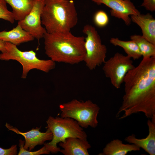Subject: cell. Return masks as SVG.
<instances>
[{
  "instance_id": "cell-13",
  "label": "cell",
  "mask_w": 155,
  "mask_h": 155,
  "mask_svg": "<svg viewBox=\"0 0 155 155\" xmlns=\"http://www.w3.org/2000/svg\"><path fill=\"white\" fill-rule=\"evenodd\" d=\"M59 145L63 148L59 152L64 155H89L88 150L91 148L87 140L75 137L67 138Z\"/></svg>"
},
{
  "instance_id": "cell-16",
  "label": "cell",
  "mask_w": 155,
  "mask_h": 155,
  "mask_svg": "<svg viewBox=\"0 0 155 155\" xmlns=\"http://www.w3.org/2000/svg\"><path fill=\"white\" fill-rule=\"evenodd\" d=\"M140 148L133 144H124L121 140H113L108 143L99 155H125L132 151L140 150Z\"/></svg>"
},
{
  "instance_id": "cell-7",
  "label": "cell",
  "mask_w": 155,
  "mask_h": 155,
  "mask_svg": "<svg viewBox=\"0 0 155 155\" xmlns=\"http://www.w3.org/2000/svg\"><path fill=\"white\" fill-rule=\"evenodd\" d=\"M82 32L86 35L84 45L86 53L83 61L89 69L93 70L105 61L107 48L102 44L97 30L93 26L86 25Z\"/></svg>"
},
{
  "instance_id": "cell-1",
  "label": "cell",
  "mask_w": 155,
  "mask_h": 155,
  "mask_svg": "<svg viewBox=\"0 0 155 155\" xmlns=\"http://www.w3.org/2000/svg\"><path fill=\"white\" fill-rule=\"evenodd\" d=\"M123 82L125 94L116 117L122 112L120 119L140 112L150 119L155 116V57L143 58L127 73Z\"/></svg>"
},
{
  "instance_id": "cell-21",
  "label": "cell",
  "mask_w": 155,
  "mask_h": 155,
  "mask_svg": "<svg viewBox=\"0 0 155 155\" xmlns=\"http://www.w3.org/2000/svg\"><path fill=\"white\" fill-rule=\"evenodd\" d=\"M0 19L12 24L15 21L13 13L8 9L7 3L4 0H0Z\"/></svg>"
},
{
  "instance_id": "cell-17",
  "label": "cell",
  "mask_w": 155,
  "mask_h": 155,
  "mask_svg": "<svg viewBox=\"0 0 155 155\" xmlns=\"http://www.w3.org/2000/svg\"><path fill=\"white\" fill-rule=\"evenodd\" d=\"M11 7L15 20L23 19L31 11L33 5L34 0H4Z\"/></svg>"
},
{
  "instance_id": "cell-9",
  "label": "cell",
  "mask_w": 155,
  "mask_h": 155,
  "mask_svg": "<svg viewBox=\"0 0 155 155\" xmlns=\"http://www.w3.org/2000/svg\"><path fill=\"white\" fill-rule=\"evenodd\" d=\"M33 7L29 13L18 23L22 28L34 38H43L46 32L42 25L41 15L44 5V0H34Z\"/></svg>"
},
{
  "instance_id": "cell-23",
  "label": "cell",
  "mask_w": 155,
  "mask_h": 155,
  "mask_svg": "<svg viewBox=\"0 0 155 155\" xmlns=\"http://www.w3.org/2000/svg\"><path fill=\"white\" fill-rule=\"evenodd\" d=\"M17 154L16 145H13L8 149H3L0 147V155H15Z\"/></svg>"
},
{
  "instance_id": "cell-2",
  "label": "cell",
  "mask_w": 155,
  "mask_h": 155,
  "mask_svg": "<svg viewBox=\"0 0 155 155\" xmlns=\"http://www.w3.org/2000/svg\"><path fill=\"white\" fill-rule=\"evenodd\" d=\"M45 53L55 62L71 65L83 61L86 55L85 37L76 36L70 31L44 34Z\"/></svg>"
},
{
  "instance_id": "cell-15",
  "label": "cell",
  "mask_w": 155,
  "mask_h": 155,
  "mask_svg": "<svg viewBox=\"0 0 155 155\" xmlns=\"http://www.w3.org/2000/svg\"><path fill=\"white\" fill-rule=\"evenodd\" d=\"M34 38L18 23L15 27L10 30L0 32V40L10 42L16 46L32 41Z\"/></svg>"
},
{
  "instance_id": "cell-8",
  "label": "cell",
  "mask_w": 155,
  "mask_h": 155,
  "mask_svg": "<svg viewBox=\"0 0 155 155\" xmlns=\"http://www.w3.org/2000/svg\"><path fill=\"white\" fill-rule=\"evenodd\" d=\"M102 67L105 76L110 80L112 84L116 88H119L123 82L127 73L135 67L131 58L119 53L104 63Z\"/></svg>"
},
{
  "instance_id": "cell-14",
  "label": "cell",
  "mask_w": 155,
  "mask_h": 155,
  "mask_svg": "<svg viewBox=\"0 0 155 155\" xmlns=\"http://www.w3.org/2000/svg\"><path fill=\"white\" fill-rule=\"evenodd\" d=\"M131 21L141 28L142 36L155 45V19L149 13L130 16Z\"/></svg>"
},
{
  "instance_id": "cell-11",
  "label": "cell",
  "mask_w": 155,
  "mask_h": 155,
  "mask_svg": "<svg viewBox=\"0 0 155 155\" xmlns=\"http://www.w3.org/2000/svg\"><path fill=\"white\" fill-rule=\"evenodd\" d=\"M5 126L8 130L21 134L24 137L25 141L24 148L29 151H31L37 145L44 144L46 141L51 140L53 137L52 133L48 128L45 132H42L40 131V127L32 128L28 132H22L7 123H6Z\"/></svg>"
},
{
  "instance_id": "cell-25",
  "label": "cell",
  "mask_w": 155,
  "mask_h": 155,
  "mask_svg": "<svg viewBox=\"0 0 155 155\" xmlns=\"http://www.w3.org/2000/svg\"><path fill=\"white\" fill-rule=\"evenodd\" d=\"M0 51L1 53L6 51L5 42L0 40Z\"/></svg>"
},
{
  "instance_id": "cell-10",
  "label": "cell",
  "mask_w": 155,
  "mask_h": 155,
  "mask_svg": "<svg viewBox=\"0 0 155 155\" xmlns=\"http://www.w3.org/2000/svg\"><path fill=\"white\" fill-rule=\"evenodd\" d=\"M98 5L104 4L111 9V15L122 20L127 26L131 21L129 16L139 15L140 12L136 8L131 0H92Z\"/></svg>"
},
{
  "instance_id": "cell-24",
  "label": "cell",
  "mask_w": 155,
  "mask_h": 155,
  "mask_svg": "<svg viewBox=\"0 0 155 155\" xmlns=\"http://www.w3.org/2000/svg\"><path fill=\"white\" fill-rule=\"evenodd\" d=\"M141 6L146 10L153 12L155 10V0H143Z\"/></svg>"
},
{
  "instance_id": "cell-12",
  "label": "cell",
  "mask_w": 155,
  "mask_h": 155,
  "mask_svg": "<svg viewBox=\"0 0 155 155\" xmlns=\"http://www.w3.org/2000/svg\"><path fill=\"white\" fill-rule=\"evenodd\" d=\"M147 121L149 133L146 137L138 139L134 134L126 137L125 140L144 150L150 155H155V116Z\"/></svg>"
},
{
  "instance_id": "cell-3",
  "label": "cell",
  "mask_w": 155,
  "mask_h": 155,
  "mask_svg": "<svg viewBox=\"0 0 155 155\" xmlns=\"http://www.w3.org/2000/svg\"><path fill=\"white\" fill-rule=\"evenodd\" d=\"M42 24L49 34L69 31L78 22V13L72 0H44Z\"/></svg>"
},
{
  "instance_id": "cell-4",
  "label": "cell",
  "mask_w": 155,
  "mask_h": 155,
  "mask_svg": "<svg viewBox=\"0 0 155 155\" xmlns=\"http://www.w3.org/2000/svg\"><path fill=\"white\" fill-rule=\"evenodd\" d=\"M5 43L6 51L0 54V60H14L20 63L23 67L22 78H26L28 72L32 69H36L47 73L55 67V62L51 59H39L33 50L22 51L15 44L7 42Z\"/></svg>"
},
{
  "instance_id": "cell-20",
  "label": "cell",
  "mask_w": 155,
  "mask_h": 155,
  "mask_svg": "<svg viewBox=\"0 0 155 155\" xmlns=\"http://www.w3.org/2000/svg\"><path fill=\"white\" fill-rule=\"evenodd\" d=\"M19 146L20 147V150L18 154V155H39L42 154L56 153L59 152V147H55L50 144L49 143H45L44 146L40 149L34 152H31L24 149V146L25 141L19 140Z\"/></svg>"
},
{
  "instance_id": "cell-18",
  "label": "cell",
  "mask_w": 155,
  "mask_h": 155,
  "mask_svg": "<svg viewBox=\"0 0 155 155\" xmlns=\"http://www.w3.org/2000/svg\"><path fill=\"white\" fill-rule=\"evenodd\" d=\"M110 42L115 46L122 48L127 55L134 60L139 59L142 56L138 45L133 40L123 41L117 38H112L110 39Z\"/></svg>"
},
{
  "instance_id": "cell-19",
  "label": "cell",
  "mask_w": 155,
  "mask_h": 155,
  "mask_svg": "<svg viewBox=\"0 0 155 155\" xmlns=\"http://www.w3.org/2000/svg\"><path fill=\"white\" fill-rule=\"evenodd\" d=\"M130 39L137 44L143 58L155 57V45L148 41L142 35H132L130 36Z\"/></svg>"
},
{
  "instance_id": "cell-6",
  "label": "cell",
  "mask_w": 155,
  "mask_h": 155,
  "mask_svg": "<svg viewBox=\"0 0 155 155\" xmlns=\"http://www.w3.org/2000/svg\"><path fill=\"white\" fill-rule=\"evenodd\" d=\"M46 122L47 128L50 130L53 135V138L49 143L55 147H57L58 143L64 142L69 137L87 140V135L83 128L72 118L50 116Z\"/></svg>"
},
{
  "instance_id": "cell-22",
  "label": "cell",
  "mask_w": 155,
  "mask_h": 155,
  "mask_svg": "<svg viewBox=\"0 0 155 155\" xmlns=\"http://www.w3.org/2000/svg\"><path fill=\"white\" fill-rule=\"evenodd\" d=\"M94 20L98 26L102 27L106 26L108 23L109 18L106 13L100 10L97 11L94 14Z\"/></svg>"
},
{
  "instance_id": "cell-5",
  "label": "cell",
  "mask_w": 155,
  "mask_h": 155,
  "mask_svg": "<svg viewBox=\"0 0 155 155\" xmlns=\"http://www.w3.org/2000/svg\"><path fill=\"white\" fill-rule=\"evenodd\" d=\"M59 108L61 117L74 119L83 128L89 126L95 128L98 125L97 118L100 108L90 100L84 102L74 99L60 104Z\"/></svg>"
}]
</instances>
